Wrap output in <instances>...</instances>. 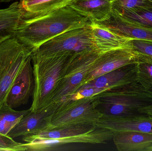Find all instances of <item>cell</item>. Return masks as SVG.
Here are the masks:
<instances>
[{
	"label": "cell",
	"mask_w": 152,
	"mask_h": 151,
	"mask_svg": "<svg viewBox=\"0 0 152 151\" xmlns=\"http://www.w3.org/2000/svg\"><path fill=\"white\" fill-rule=\"evenodd\" d=\"M92 22L68 5L46 14L22 17L14 37L34 51L56 35Z\"/></svg>",
	"instance_id": "1"
},
{
	"label": "cell",
	"mask_w": 152,
	"mask_h": 151,
	"mask_svg": "<svg viewBox=\"0 0 152 151\" xmlns=\"http://www.w3.org/2000/svg\"><path fill=\"white\" fill-rule=\"evenodd\" d=\"M113 132L91 124L55 128L22 137L26 151L55 150L69 144H99L112 139Z\"/></svg>",
	"instance_id": "2"
},
{
	"label": "cell",
	"mask_w": 152,
	"mask_h": 151,
	"mask_svg": "<svg viewBox=\"0 0 152 151\" xmlns=\"http://www.w3.org/2000/svg\"><path fill=\"white\" fill-rule=\"evenodd\" d=\"M73 53H60L51 56L33 52L32 65L34 86L29 110L34 112L51 103L65 68Z\"/></svg>",
	"instance_id": "3"
},
{
	"label": "cell",
	"mask_w": 152,
	"mask_h": 151,
	"mask_svg": "<svg viewBox=\"0 0 152 151\" xmlns=\"http://www.w3.org/2000/svg\"><path fill=\"white\" fill-rule=\"evenodd\" d=\"M97 109L106 117L126 118L145 115L140 112L152 104V97L137 80L123 87L105 90L96 95Z\"/></svg>",
	"instance_id": "4"
},
{
	"label": "cell",
	"mask_w": 152,
	"mask_h": 151,
	"mask_svg": "<svg viewBox=\"0 0 152 151\" xmlns=\"http://www.w3.org/2000/svg\"><path fill=\"white\" fill-rule=\"evenodd\" d=\"M33 53L14 37L0 43V109L6 105L12 85Z\"/></svg>",
	"instance_id": "5"
},
{
	"label": "cell",
	"mask_w": 152,
	"mask_h": 151,
	"mask_svg": "<svg viewBox=\"0 0 152 151\" xmlns=\"http://www.w3.org/2000/svg\"><path fill=\"white\" fill-rule=\"evenodd\" d=\"M98 103L96 95L76 101L57 103L58 106L51 119L50 129L74 125H95L103 116L97 109Z\"/></svg>",
	"instance_id": "6"
},
{
	"label": "cell",
	"mask_w": 152,
	"mask_h": 151,
	"mask_svg": "<svg viewBox=\"0 0 152 151\" xmlns=\"http://www.w3.org/2000/svg\"><path fill=\"white\" fill-rule=\"evenodd\" d=\"M90 25L61 33L43 43L33 52L49 56L67 52L80 54L98 51L94 43Z\"/></svg>",
	"instance_id": "7"
},
{
	"label": "cell",
	"mask_w": 152,
	"mask_h": 151,
	"mask_svg": "<svg viewBox=\"0 0 152 151\" xmlns=\"http://www.w3.org/2000/svg\"><path fill=\"white\" fill-rule=\"evenodd\" d=\"M100 52L96 51L73 54L65 68L51 103H58L83 85Z\"/></svg>",
	"instance_id": "8"
},
{
	"label": "cell",
	"mask_w": 152,
	"mask_h": 151,
	"mask_svg": "<svg viewBox=\"0 0 152 151\" xmlns=\"http://www.w3.org/2000/svg\"><path fill=\"white\" fill-rule=\"evenodd\" d=\"M139 52L130 46L101 52L88 72L83 85L98 76L136 62ZM82 85V86H83Z\"/></svg>",
	"instance_id": "9"
},
{
	"label": "cell",
	"mask_w": 152,
	"mask_h": 151,
	"mask_svg": "<svg viewBox=\"0 0 152 151\" xmlns=\"http://www.w3.org/2000/svg\"><path fill=\"white\" fill-rule=\"evenodd\" d=\"M58 106V103H52L36 111H30L16 124L7 136L13 139L50 129L51 119Z\"/></svg>",
	"instance_id": "10"
},
{
	"label": "cell",
	"mask_w": 152,
	"mask_h": 151,
	"mask_svg": "<svg viewBox=\"0 0 152 151\" xmlns=\"http://www.w3.org/2000/svg\"><path fill=\"white\" fill-rule=\"evenodd\" d=\"M32 57L29 59L17 76L8 93L5 105L14 109L28 103L33 95L34 81Z\"/></svg>",
	"instance_id": "11"
},
{
	"label": "cell",
	"mask_w": 152,
	"mask_h": 151,
	"mask_svg": "<svg viewBox=\"0 0 152 151\" xmlns=\"http://www.w3.org/2000/svg\"><path fill=\"white\" fill-rule=\"evenodd\" d=\"M95 125L109 129L113 133L135 131L152 134V117L147 115L126 118L103 116Z\"/></svg>",
	"instance_id": "12"
},
{
	"label": "cell",
	"mask_w": 152,
	"mask_h": 151,
	"mask_svg": "<svg viewBox=\"0 0 152 151\" xmlns=\"http://www.w3.org/2000/svg\"><path fill=\"white\" fill-rule=\"evenodd\" d=\"M97 23L125 36L152 44V26L134 23L113 12L109 19Z\"/></svg>",
	"instance_id": "13"
},
{
	"label": "cell",
	"mask_w": 152,
	"mask_h": 151,
	"mask_svg": "<svg viewBox=\"0 0 152 151\" xmlns=\"http://www.w3.org/2000/svg\"><path fill=\"white\" fill-rule=\"evenodd\" d=\"M137 80L135 63L122 66L98 76L86 84L109 90L123 87Z\"/></svg>",
	"instance_id": "14"
},
{
	"label": "cell",
	"mask_w": 152,
	"mask_h": 151,
	"mask_svg": "<svg viewBox=\"0 0 152 151\" xmlns=\"http://www.w3.org/2000/svg\"><path fill=\"white\" fill-rule=\"evenodd\" d=\"M90 26L94 43L100 52L130 46L134 39L114 32L96 22H92Z\"/></svg>",
	"instance_id": "15"
},
{
	"label": "cell",
	"mask_w": 152,
	"mask_h": 151,
	"mask_svg": "<svg viewBox=\"0 0 152 151\" xmlns=\"http://www.w3.org/2000/svg\"><path fill=\"white\" fill-rule=\"evenodd\" d=\"M120 151H152V134L135 131L113 133L112 137Z\"/></svg>",
	"instance_id": "16"
},
{
	"label": "cell",
	"mask_w": 152,
	"mask_h": 151,
	"mask_svg": "<svg viewBox=\"0 0 152 151\" xmlns=\"http://www.w3.org/2000/svg\"><path fill=\"white\" fill-rule=\"evenodd\" d=\"M113 0H73L69 6L92 22L101 23L109 19Z\"/></svg>",
	"instance_id": "17"
},
{
	"label": "cell",
	"mask_w": 152,
	"mask_h": 151,
	"mask_svg": "<svg viewBox=\"0 0 152 151\" xmlns=\"http://www.w3.org/2000/svg\"><path fill=\"white\" fill-rule=\"evenodd\" d=\"M23 13L20 3L18 1L7 8L0 9V43L14 37Z\"/></svg>",
	"instance_id": "18"
},
{
	"label": "cell",
	"mask_w": 152,
	"mask_h": 151,
	"mask_svg": "<svg viewBox=\"0 0 152 151\" xmlns=\"http://www.w3.org/2000/svg\"><path fill=\"white\" fill-rule=\"evenodd\" d=\"M73 0H30L19 1L24 11L22 17L46 14L69 5Z\"/></svg>",
	"instance_id": "19"
},
{
	"label": "cell",
	"mask_w": 152,
	"mask_h": 151,
	"mask_svg": "<svg viewBox=\"0 0 152 151\" xmlns=\"http://www.w3.org/2000/svg\"><path fill=\"white\" fill-rule=\"evenodd\" d=\"M30 111L29 109L18 111L7 105L0 109V134L7 136L20 119Z\"/></svg>",
	"instance_id": "20"
},
{
	"label": "cell",
	"mask_w": 152,
	"mask_h": 151,
	"mask_svg": "<svg viewBox=\"0 0 152 151\" xmlns=\"http://www.w3.org/2000/svg\"><path fill=\"white\" fill-rule=\"evenodd\" d=\"M112 12L134 23L152 27V9H112Z\"/></svg>",
	"instance_id": "21"
},
{
	"label": "cell",
	"mask_w": 152,
	"mask_h": 151,
	"mask_svg": "<svg viewBox=\"0 0 152 151\" xmlns=\"http://www.w3.org/2000/svg\"><path fill=\"white\" fill-rule=\"evenodd\" d=\"M136 65L137 81L144 87L152 86V57L139 52Z\"/></svg>",
	"instance_id": "22"
},
{
	"label": "cell",
	"mask_w": 152,
	"mask_h": 151,
	"mask_svg": "<svg viewBox=\"0 0 152 151\" xmlns=\"http://www.w3.org/2000/svg\"><path fill=\"white\" fill-rule=\"evenodd\" d=\"M107 90H108L99 88L85 84L72 94L63 98L58 103L76 101L83 98L92 97Z\"/></svg>",
	"instance_id": "23"
},
{
	"label": "cell",
	"mask_w": 152,
	"mask_h": 151,
	"mask_svg": "<svg viewBox=\"0 0 152 151\" xmlns=\"http://www.w3.org/2000/svg\"><path fill=\"white\" fill-rule=\"evenodd\" d=\"M136 8L152 9V3L148 0H115L113 3V9H132Z\"/></svg>",
	"instance_id": "24"
},
{
	"label": "cell",
	"mask_w": 152,
	"mask_h": 151,
	"mask_svg": "<svg viewBox=\"0 0 152 151\" xmlns=\"http://www.w3.org/2000/svg\"><path fill=\"white\" fill-rule=\"evenodd\" d=\"M0 151H26L23 143L15 142L8 136L0 134Z\"/></svg>",
	"instance_id": "25"
},
{
	"label": "cell",
	"mask_w": 152,
	"mask_h": 151,
	"mask_svg": "<svg viewBox=\"0 0 152 151\" xmlns=\"http://www.w3.org/2000/svg\"><path fill=\"white\" fill-rule=\"evenodd\" d=\"M133 48L142 54L152 57V44L142 40L134 39L132 40Z\"/></svg>",
	"instance_id": "26"
},
{
	"label": "cell",
	"mask_w": 152,
	"mask_h": 151,
	"mask_svg": "<svg viewBox=\"0 0 152 151\" xmlns=\"http://www.w3.org/2000/svg\"><path fill=\"white\" fill-rule=\"evenodd\" d=\"M140 112L145 115L152 117V104L150 106L145 107L143 109H141Z\"/></svg>",
	"instance_id": "27"
},
{
	"label": "cell",
	"mask_w": 152,
	"mask_h": 151,
	"mask_svg": "<svg viewBox=\"0 0 152 151\" xmlns=\"http://www.w3.org/2000/svg\"><path fill=\"white\" fill-rule=\"evenodd\" d=\"M143 87L144 91L152 97V86L146 87H144L143 86Z\"/></svg>",
	"instance_id": "28"
},
{
	"label": "cell",
	"mask_w": 152,
	"mask_h": 151,
	"mask_svg": "<svg viewBox=\"0 0 152 151\" xmlns=\"http://www.w3.org/2000/svg\"><path fill=\"white\" fill-rule=\"evenodd\" d=\"M15 0H0V3H8Z\"/></svg>",
	"instance_id": "29"
},
{
	"label": "cell",
	"mask_w": 152,
	"mask_h": 151,
	"mask_svg": "<svg viewBox=\"0 0 152 151\" xmlns=\"http://www.w3.org/2000/svg\"><path fill=\"white\" fill-rule=\"evenodd\" d=\"M148 1H149L151 2L152 3V0H148Z\"/></svg>",
	"instance_id": "30"
},
{
	"label": "cell",
	"mask_w": 152,
	"mask_h": 151,
	"mask_svg": "<svg viewBox=\"0 0 152 151\" xmlns=\"http://www.w3.org/2000/svg\"><path fill=\"white\" fill-rule=\"evenodd\" d=\"M22 1H30V0H22Z\"/></svg>",
	"instance_id": "31"
},
{
	"label": "cell",
	"mask_w": 152,
	"mask_h": 151,
	"mask_svg": "<svg viewBox=\"0 0 152 151\" xmlns=\"http://www.w3.org/2000/svg\"><path fill=\"white\" fill-rule=\"evenodd\" d=\"M114 1H115V0H113V2Z\"/></svg>",
	"instance_id": "32"
}]
</instances>
